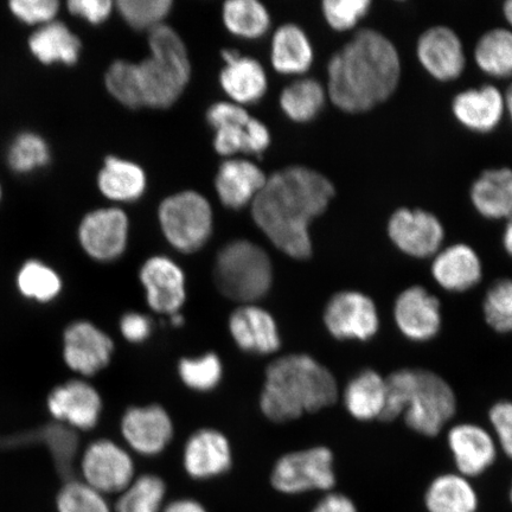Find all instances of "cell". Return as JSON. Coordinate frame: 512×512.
I'll list each match as a JSON object with an SVG mask.
<instances>
[{"mask_svg": "<svg viewBox=\"0 0 512 512\" xmlns=\"http://www.w3.org/2000/svg\"><path fill=\"white\" fill-rule=\"evenodd\" d=\"M335 196L329 178L306 166H290L267 177L251 204L252 217L275 248L296 260L311 258L310 226Z\"/></svg>", "mask_w": 512, "mask_h": 512, "instance_id": "obj_1", "label": "cell"}, {"mask_svg": "<svg viewBox=\"0 0 512 512\" xmlns=\"http://www.w3.org/2000/svg\"><path fill=\"white\" fill-rule=\"evenodd\" d=\"M400 78L393 42L380 31L363 29L331 57L326 93L343 112H368L393 95Z\"/></svg>", "mask_w": 512, "mask_h": 512, "instance_id": "obj_2", "label": "cell"}, {"mask_svg": "<svg viewBox=\"0 0 512 512\" xmlns=\"http://www.w3.org/2000/svg\"><path fill=\"white\" fill-rule=\"evenodd\" d=\"M338 398V382L328 368L310 355L290 354L268 364L259 405L265 418L284 424L335 405Z\"/></svg>", "mask_w": 512, "mask_h": 512, "instance_id": "obj_3", "label": "cell"}, {"mask_svg": "<svg viewBox=\"0 0 512 512\" xmlns=\"http://www.w3.org/2000/svg\"><path fill=\"white\" fill-rule=\"evenodd\" d=\"M383 421L402 416L411 430L437 437L457 413V396L443 376L426 369L405 368L386 377Z\"/></svg>", "mask_w": 512, "mask_h": 512, "instance_id": "obj_4", "label": "cell"}, {"mask_svg": "<svg viewBox=\"0 0 512 512\" xmlns=\"http://www.w3.org/2000/svg\"><path fill=\"white\" fill-rule=\"evenodd\" d=\"M150 55L138 64L144 107L164 110L175 104L188 86L191 64L177 32L162 24L149 32Z\"/></svg>", "mask_w": 512, "mask_h": 512, "instance_id": "obj_5", "label": "cell"}, {"mask_svg": "<svg viewBox=\"0 0 512 512\" xmlns=\"http://www.w3.org/2000/svg\"><path fill=\"white\" fill-rule=\"evenodd\" d=\"M214 281L222 296L243 304H256L273 285V265L264 249L248 240H235L216 256Z\"/></svg>", "mask_w": 512, "mask_h": 512, "instance_id": "obj_6", "label": "cell"}, {"mask_svg": "<svg viewBox=\"0 0 512 512\" xmlns=\"http://www.w3.org/2000/svg\"><path fill=\"white\" fill-rule=\"evenodd\" d=\"M158 220L166 241L184 254L200 251L213 233V209L206 197L192 190L166 197Z\"/></svg>", "mask_w": 512, "mask_h": 512, "instance_id": "obj_7", "label": "cell"}, {"mask_svg": "<svg viewBox=\"0 0 512 512\" xmlns=\"http://www.w3.org/2000/svg\"><path fill=\"white\" fill-rule=\"evenodd\" d=\"M271 485L283 495H303L311 491L328 494L337 478L335 457L330 448L312 446L281 456L271 472Z\"/></svg>", "mask_w": 512, "mask_h": 512, "instance_id": "obj_8", "label": "cell"}, {"mask_svg": "<svg viewBox=\"0 0 512 512\" xmlns=\"http://www.w3.org/2000/svg\"><path fill=\"white\" fill-rule=\"evenodd\" d=\"M207 119L215 131V151L223 157L233 158L240 152L259 155L271 144L267 126L232 101L216 102Z\"/></svg>", "mask_w": 512, "mask_h": 512, "instance_id": "obj_9", "label": "cell"}, {"mask_svg": "<svg viewBox=\"0 0 512 512\" xmlns=\"http://www.w3.org/2000/svg\"><path fill=\"white\" fill-rule=\"evenodd\" d=\"M323 320L326 331L342 342H368L381 328L374 299L356 290L335 293L326 303Z\"/></svg>", "mask_w": 512, "mask_h": 512, "instance_id": "obj_10", "label": "cell"}, {"mask_svg": "<svg viewBox=\"0 0 512 512\" xmlns=\"http://www.w3.org/2000/svg\"><path fill=\"white\" fill-rule=\"evenodd\" d=\"M80 469L83 482L102 495H120L136 478L131 453L110 439H99L86 448Z\"/></svg>", "mask_w": 512, "mask_h": 512, "instance_id": "obj_11", "label": "cell"}, {"mask_svg": "<svg viewBox=\"0 0 512 512\" xmlns=\"http://www.w3.org/2000/svg\"><path fill=\"white\" fill-rule=\"evenodd\" d=\"M388 236L403 254L415 259H428L443 247L445 229L430 211L402 208L390 216Z\"/></svg>", "mask_w": 512, "mask_h": 512, "instance_id": "obj_12", "label": "cell"}, {"mask_svg": "<svg viewBox=\"0 0 512 512\" xmlns=\"http://www.w3.org/2000/svg\"><path fill=\"white\" fill-rule=\"evenodd\" d=\"M393 318L400 334L415 343L432 341L443 326L439 298L420 285L407 287L399 293L393 306Z\"/></svg>", "mask_w": 512, "mask_h": 512, "instance_id": "obj_13", "label": "cell"}, {"mask_svg": "<svg viewBox=\"0 0 512 512\" xmlns=\"http://www.w3.org/2000/svg\"><path fill=\"white\" fill-rule=\"evenodd\" d=\"M120 432L133 452L144 457L163 453L174 439L175 427L163 406H133L120 421Z\"/></svg>", "mask_w": 512, "mask_h": 512, "instance_id": "obj_14", "label": "cell"}, {"mask_svg": "<svg viewBox=\"0 0 512 512\" xmlns=\"http://www.w3.org/2000/svg\"><path fill=\"white\" fill-rule=\"evenodd\" d=\"M139 280L152 311L169 317L182 311L187 302V279L174 260L165 255L151 256L140 267Z\"/></svg>", "mask_w": 512, "mask_h": 512, "instance_id": "obj_15", "label": "cell"}, {"mask_svg": "<svg viewBox=\"0 0 512 512\" xmlns=\"http://www.w3.org/2000/svg\"><path fill=\"white\" fill-rule=\"evenodd\" d=\"M130 222L119 208H102L85 216L79 228L83 251L99 262L120 258L127 248Z\"/></svg>", "mask_w": 512, "mask_h": 512, "instance_id": "obj_16", "label": "cell"}, {"mask_svg": "<svg viewBox=\"0 0 512 512\" xmlns=\"http://www.w3.org/2000/svg\"><path fill=\"white\" fill-rule=\"evenodd\" d=\"M113 352L112 338L87 320L70 324L64 331V362L81 376L100 373L111 363Z\"/></svg>", "mask_w": 512, "mask_h": 512, "instance_id": "obj_17", "label": "cell"}, {"mask_svg": "<svg viewBox=\"0 0 512 512\" xmlns=\"http://www.w3.org/2000/svg\"><path fill=\"white\" fill-rule=\"evenodd\" d=\"M447 446L457 472L470 479L482 476L498 457L494 434L473 422L452 426L447 432Z\"/></svg>", "mask_w": 512, "mask_h": 512, "instance_id": "obj_18", "label": "cell"}, {"mask_svg": "<svg viewBox=\"0 0 512 512\" xmlns=\"http://www.w3.org/2000/svg\"><path fill=\"white\" fill-rule=\"evenodd\" d=\"M228 330L236 347L247 354L268 356L281 348L277 320L270 311L256 304H243L232 312Z\"/></svg>", "mask_w": 512, "mask_h": 512, "instance_id": "obj_19", "label": "cell"}, {"mask_svg": "<svg viewBox=\"0 0 512 512\" xmlns=\"http://www.w3.org/2000/svg\"><path fill=\"white\" fill-rule=\"evenodd\" d=\"M233 451L229 439L215 428H201L184 445L183 467L194 480H209L232 469Z\"/></svg>", "mask_w": 512, "mask_h": 512, "instance_id": "obj_20", "label": "cell"}, {"mask_svg": "<svg viewBox=\"0 0 512 512\" xmlns=\"http://www.w3.org/2000/svg\"><path fill=\"white\" fill-rule=\"evenodd\" d=\"M98 390L83 380L62 384L50 393L48 408L55 419L74 430L89 431L98 425L102 413Z\"/></svg>", "mask_w": 512, "mask_h": 512, "instance_id": "obj_21", "label": "cell"}, {"mask_svg": "<svg viewBox=\"0 0 512 512\" xmlns=\"http://www.w3.org/2000/svg\"><path fill=\"white\" fill-rule=\"evenodd\" d=\"M416 55L426 72L441 82L457 80L466 67L463 43L447 27L426 30L419 38Z\"/></svg>", "mask_w": 512, "mask_h": 512, "instance_id": "obj_22", "label": "cell"}, {"mask_svg": "<svg viewBox=\"0 0 512 512\" xmlns=\"http://www.w3.org/2000/svg\"><path fill=\"white\" fill-rule=\"evenodd\" d=\"M432 278L444 291L464 293L479 285L483 264L478 253L465 243H456L433 256Z\"/></svg>", "mask_w": 512, "mask_h": 512, "instance_id": "obj_23", "label": "cell"}, {"mask_svg": "<svg viewBox=\"0 0 512 512\" xmlns=\"http://www.w3.org/2000/svg\"><path fill=\"white\" fill-rule=\"evenodd\" d=\"M222 59L226 66L220 75L221 87L234 104L251 105L264 98L268 82L258 61L235 50H224Z\"/></svg>", "mask_w": 512, "mask_h": 512, "instance_id": "obj_24", "label": "cell"}, {"mask_svg": "<svg viewBox=\"0 0 512 512\" xmlns=\"http://www.w3.org/2000/svg\"><path fill=\"white\" fill-rule=\"evenodd\" d=\"M266 181L258 165L247 159L228 158L217 172L215 188L224 207L240 210L253 203Z\"/></svg>", "mask_w": 512, "mask_h": 512, "instance_id": "obj_25", "label": "cell"}, {"mask_svg": "<svg viewBox=\"0 0 512 512\" xmlns=\"http://www.w3.org/2000/svg\"><path fill=\"white\" fill-rule=\"evenodd\" d=\"M452 111L458 123L476 133H489L505 113L504 95L494 86L466 89L454 96Z\"/></svg>", "mask_w": 512, "mask_h": 512, "instance_id": "obj_26", "label": "cell"}, {"mask_svg": "<svg viewBox=\"0 0 512 512\" xmlns=\"http://www.w3.org/2000/svg\"><path fill=\"white\" fill-rule=\"evenodd\" d=\"M342 399L352 418L362 422L381 420L387 402L386 377L374 369H364L351 377Z\"/></svg>", "mask_w": 512, "mask_h": 512, "instance_id": "obj_27", "label": "cell"}, {"mask_svg": "<svg viewBox=\"0 0 512 512\" xmlns=\"http://www.w3.org/2000/svg\"><path fill=\"white\" fill-rule=\"evenodd\" d=\"M470 197L473 207L489 220L512 219V170L491 169L473 182Z\"/></svg>", "mask_w": 512, "mask_h": 512, "instance_id": "obj_28", "label": "cell"}, {"mask_svg": "<svg viewBox=\"0 0 512 512\" xmlns=\"http://www.w3.org/2000/svg\"><path fill=\"white\" fill-rule=\"evenodd\" d=\"M315 53L302 28L296 24H285L272 38L271 61L278 73L303 75L312 66Z\"/></svg>", "mask_w": 512, "mask_h": 512, "instance_id": "obj_29", "label": "cell"}, {"mask_svg": "<svg viewBox=\"0 0 512 512\" xmlns=\"http://www.w3.org/2000/svg\"><path fill=\"white\" fill-rule=\"evenodd\" d=\"M425 507L428 512H477L479 498L470 478L443 473L428 485Z\"/></svg>", "mask_w": 512, "mask_h": 512, "instance_id": "obj_30", "label": "cell"}, {"mask_svg": "<svg viewBox=\"0 0 512 512\" xmlns=\"http://www.w3.org/2000/svg\"><path fill=\"white\" fill-rule=\"evenodd\" d=\"M101 194L114 202H134L144 195L145 171L136 163L118 157H107L99 172Z\"/></svg>", "mask_w": 512, "mask_h": 512, "instance_id": "obj_31", "label": "cell"}, {"mask_svg": "<svg viewBox=\"0 0 512 512\" xmlns=\"http://www.w3.org/2000/svg\"><path fill=\"white\" fill-rule=\"evenodd\" d=\"M29 46L31 53L44 64L60 62L70 66L78 62L81 51L78 36L60 22L43 25L30 37Z\"/></svg>", "mask_w": 512, "mask_h": 512, "instance_id": "obj_32", "label": "cell"}, {"mask_svg": "<svg viewBox=\"0 0 512 512\" xmlns=\"http://www.w3.org/2000/svg\"><path fill=\"white\" fill-rule=\"evenodd\" d=\"M324 87L315 79H300L280 94V107L294 123L305 124L315 119L325 105Z\"/></svg>", "mask_w": 512, "mask_h": 512, "instance_id": "obj_33", "label": "cell"}, {"mask_svg": "<svg viewBox=\"0 0 512 512\" xmlns=\"http://www.w3.org/2000/svg\"><path fill=\"white\" fill-rule=\"evenodd\" d=\"M477 66L496 79L512 76V30L496 28L479 38L475 49Z\"/></svg>", "mask_w": 512, "mask_h": 512, "instance_id": "obj_34", "label": "cell"}, {"mask_svg": "<svg viewBox=\"0 0 512 512\" xmlns=\"http://www.w3.org/2000/svg\"><path fill=\"white\" fill-rule=\"evenodd\" d=\"M223 23L230 34L256 40L271 27V17L264 5L256 0H229L222 10Z\"/></svg>", "mask_w": 512, "mask_h": 512, "instance_id": "obj_35", "label": "cell"}, {"mask_svg": "<svg viewBox=\"0 0 512 512\" xmlns=\"http://www.w3.org/2000/svg\"><path fill=\"white\" fill-rule=\"evenodd\" d=\"M166 483L162 477L145 473L136 477L121 492L115 512H162L165 507Z\"/></svg>", "mask_w": 512, "mask_h": 512, "instance_id": "obj_36", "label": "cell"}, {"mask_svg": "<svg viewBox=\"0 0 512 512\" xmlns=\"http://www.w3.org/2000/svg\"><path fill=\"white\" fill-rule=\"evenodd\" d=\"M177 370L184 386L198 393H208L219 387L223 376V364L215 352L184 357L179 360Z\"/></svg>", "mask_w": 512, "mask_h": 512, "instance_id": "obj_37", "label": "cell"}, {"mask_svg": "<svg viewBox=\"0 0 512 512\" xmlns=\"http://www.w3.org/2000/svg\"><path fill=\"white\" fill-rule=\"evenodd\" d=\"M17 285L24 297L41 303L55 299L62 290L59 274L40 261H29L21 268Z\"/></svg>", "mask_w": 512, "mask_h": 512, "instance_id": "obj_38", "label": "cell"}, {"mask_svg": "<svg viewBox=\"0 0 512 512\" xmlns=\"http://www.w3.org/2000/svg\"><path fill=\"white\" fill-rule=\"evenodd\" d=\"M105 82L107 91L121 105L130 110L144 107L137 63L115 61L107 70Z\"/></svg>", "mask_w": 512, "mask_h": 512, "instance_id": "obj_39", "label": "cell"}, {"mask_svg": "<svg viewBox=\"0 0 512 512\" xmlns=\"http://www.w3.org/2000/svg\"><path fill=\"white\" fill-rule=\"evenodd\" d=\"M483 313L486 324L501 335L512 334V279L495 281L485 293Z\"/></svg>", "mask_w": 512, "mask_h": 512, "instance_id": "obj_40", "label": "cell"}, {"mask_svg": "<svg viewBox=\"0 0 512 512\" xmlns=\"http://www.w3.org/2000/svg\"><path fill=\"white\" fill-rule=\"evenodd\" d=\"M114 5L132 29L149 32L164 24L172 9L171 0H119Z\"/></svg>", "mask_w": 512, "mask_h": 512, "instance_id": "obj_41", "label": "cell"}, {"mask_svg": "<svg viewBox=\"0 0 512 512\" xmlns=\"http://www.w3.org/2000/svg\"><path fill=\"white\" fill-rule=\"evenodd\" d=\"M59 512H113L105 495L81 480H69L57 495Z\"/></svg>", "mask_w": 512, "mask_h": 512, "instance_id": "obj_42", "label": "cell"}, {"mask_svg": "<svg viewBox=\"0 0 512 512\" xmlns=\"http://www.w3.org/2000/svg\"><path fill=\"white\" fill-rule=\"evenodd\" d=\"M49 147L35 133H23L12 144L9 164L17 172H30L49 162Z\"/></svg>", "mask_w": 512, "mask_h": 512, "instance_id": "obj_43", "label": "cell"}, {"mask_svg": "<svg viewBox=\"0 0 512 512\" xmlns=\"http://www.w3.org/2000/svg\"><path fill=\"white\" fill-rule=\"evenodd\" d=\"M370 8L369 0H325L322 4L326 23L341 32L357 27Z\"/></svg>", "mask_w": 512, "mask_h": 512, "instance_id": "obj_44", "label": "cell"}, {"mask_svg": "<svg viewBox=\"0 0 512 512\" xmlns=\"http://www.w3.org/2000/svg\"><path fill=\"white\" fill-rule=\"evenodd\" d=\"M10 9L18 19L27 24H49L59 12L60 4L55 0H14Z\"/></svg>", "mask_w": 512, "mask_h": 512, "instance_id": "obj_45", "label": "cell"}, {"mask_svg": "<svg viewBox=\"0 0 512 512\" xmlns=\"http://www.w3.org/2000/svg\"><path fill=\"white\" fill-rule=\"evenodd\" d=\"M489 421L498 448L512 460V401L496 402L490 408Z\"/></svg>", "mask_w": 512, "mask_h": 512, "instance_id": "obj_46", "label": "cell"}, {"mask_svg": "<svg viewBox=\"0 0 512 512\" xmlns=\"http://www.w3.org/2000/svg\"><path fill=\"white\" fill-rule=\"evenodd\" d=\"M119 328L121 336L133 344L146 342L152 334L151 319L137 311L126 312L120 319Z\"/></svg>", "mask_w": 512, "mask_h": 512, "instance_id": "obj_47", "label": "cell"}, {"mask_svg": "<svg viewBox=\"0 0 512 512\" xmlns=\"http://www.w3.org/2000/svg\"><path fill=\"white\" fill-rule=\"evenodd\" d=\"M114 3L111 0H72L68 9L73 15L86 19L91 24H101L111 16Z\"/></svg>", "mask_w": 512, "mask_h": 512, "instance_id": "obj_48", "label": "cell"}, {"mask_svg": "<svg viewBox=\"0 0 512 512\" xmlns=\"http://www.w3.org/2000/svg\"><path fill=\"white\" fill-rule=\"evenodd\" d=\"M311 512H358L356 504L347 495L330 491L315 505Z\"/></svg>", "mask_w": 512, "mask_h": 512, "instance_id": "obj_49", "label": "cell"}, {"mask_svg": "<svg viewBox=\"0 0 512 512\" xmlns=\"http://www.w3.org/2000/svg\"><path fill=\"white\" fill-rule=\"evenodd\" d=\"M162 512H209L197 499L184 497L165 504Z\"/></svg>", "mask_w": 512, "mask_h": 512, "instance_id": "obj_50", "label": "cell"}, {"mask_svg": "<svg viewBox=\"0 0 512 512\" xmlns=\"http://www.w3.org/2000/svg\"><path fill=\"white\" fill-rule=\"evenodd\" d=\"M503 246L505 252H507L512 258V219L507 223L503 233Z\"/></svg>", "mask_w": 512, "mask_h": 512, "instance_id": "obj_51", "label": "cell"}, {"mask_svg": "<svg viewBox=\"0 0 512 512\" xmlns=\"http://www.w3.org/2000/svg\"><path fill=\"white\" fill-rule=\"evenodd\" d=\"M505 99V112L509 114L512 123V85L509 87L507 93L504 95Z\"/></svg>", "mask_w": 512, "mask_h": 512, "instance_id": "obj_52", "label": "cell"}, {"mask_svg": "<svg viewBox=\"0 0 512 512\" xmlns=\"http://www.w3.org/2000/svg\"><path fill=\"white\" fill-rule=\"evenodd\" d=\"M169 318L171 325L175 326V328H182V326L185 323V319L184 316L182 315V312L175 313V315H172Z\"/></svg>", "mask_w": 512, "mask_h": 512, "instance_id": "obj_53", "label": "cell"}, {"mask_svg": "<svg viewBox=\"0 0 512 512\" xmlns=\"http://www.w3.org/2000/svg\"><path fill=\"white\" fill-rule=\"evenodd\" d=\"M503 14H504L505 19H507L508 23L512 27V0H509V2L504 3Z\"/></svg>", "mask_w": 512, "mask_h": 512, "instance_id": "obj_54", "label": "cell"}, {"mask_svg": "<svg viewBox=\"0 0 512 512\" xmlns=\"http://www.w3.org/2000/svg\"><path fill=\"white\" fill-rule=\"evenodd\" d=\"M509 497H510V502L512 504V483H511V488H510V492H509Z\"/></svg>", "mask_w": 512, "mask_h": 512, "instance_id": "obj_55", "label": "cell"}]
</instances>
